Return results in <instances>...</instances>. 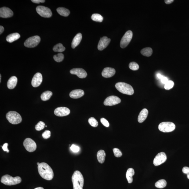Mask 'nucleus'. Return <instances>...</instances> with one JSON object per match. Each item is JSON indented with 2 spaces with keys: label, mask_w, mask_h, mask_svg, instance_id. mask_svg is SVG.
Returning <instances> with one entry per match:
<instances>
[{
  "label": "nucleus",
  "mask_w": 189,
  "mask_h": 189,
  "mask_svg": "<svg viewBox=\"0 0 189 189\" xmlns=\"http://www.w3.org/2000/svg\"><path fill=\"white\" fill-rule=\"evenodd\" d=\"M4 29V28L3 26H0V34H1L3 32Z\"/></svg>",
  "instance_id": "de8ad7c7"
},
{
  "label": "nucleus",
  "mask_w": 189,
  "mask_h": 189,
  "mask_svg": "<svg viewBox=\"0 0 189 189\" xmlns=\"http://www.w3.org/2000/svg\"><path fill=\"white\" fill-rule=\"evenodd\" d=\"M174 86V83L171 80H168L165 85L164 88L167 90H169L172 89Z\"/></svg>",
  "instance_id": "72a5a7b5"
},
{
  "label": "nucleus",
  "mask_w": 189,
  "mask_h": 189,
  "mask_svg": "<svg viewBox=\"0 0 189 189\" xmlns=\"http://www.w3.org/2000/svg\"><path fill=\"white\" fill-rule=\"evenodd\" d=\"M45 123L44 122L40 121L35 125V128L36 130L39 131L43 130L45 128Z\"/></svg>",
  "instance_id": "f704fd0d"
},
{
  "label": "nucleus",
  "mask_w": 189,
  "mask_h": 189,
  "mask_svg": "<svg viewBox=\"0 0 189 189\" xmlns=\"http://www.w3.org/2000/svg\"><path fill=\"white\" fill-rule=\"evenodd\" d=\"M134 174V171L132 168H128L126 173V178L128 183L131 184L133 182V176Z\"/></svg>",
  "instance_id": "393cba45"
},
{
  "label": "nucleus",
  "mask_w": 189,
  "mask_h": 189,
  "mask_svg": "<svg viewBox=\"0 0 189 189\" xmlns=\"http://www.w3.org/2000/svg\"><path fill=\"white\" fill-rule=\"evenodd\" d=\"M133 33L131 31H127L122 37L120 42V46L122 49L126 47L129 44L132 39Z\"/></svg>",
  "instance_id": "6e6552de"
},
{
  "label": "nucleus",
  "mask_w": 189,
  "mask_h": 189,
  "mask_svg": "<svg viewBox=\"0 0 189 189\" xmlns=\"http://www.w3.org/2000/svg\"><path fill=\"white\" fill-rule=\"evenodd\" d=\"M65 49V48L61 43L57 44L53 48V50L55 52H63Z\"/></svg>",
  "instance_id": "c756f323"
},
{
  "label": "nucleus",
  "mask_w": 189,
  "mask_h": 189,
  "mask_svg": "<svg viewBox=\"0 0 189 189\" xmlns=\"http://www.w3.org/2000/svg\"><path fill=\"white\" fill-rule=\"evenodd\" d=\"M1 75H0V82H1Z\"/></svg>",
  "instance_id": "3c124183"
},
{
  "label": "nucleus",
  "mask_w": 189,
  "mask_h": 189,
  "mask_svg": "<svg viewBox=\"0 0 189 189\" xmlns=\"http://www.w3.org/2000/svg\"><path fill=\"white\" fill-rule=\"evenodd\" d=\"M167 185L166 181L164 179H161L156 182L155 186L156 188H164Z\"/></svg>",
  "instance_id": "c85d7f7f"
},
{
  "label": "nucleus",
  "mask_w": 189,
  "mask_h": 189,
  "mask_svg": "<svg viewBox=\"0 0 189 189\" xmlns=\"http://www.w3.org/2000/svg\"><path fill=\"white\" fill-rule=\"evenodd\" d=\"M84 94V91L83 90L76 89L70 93L69 96L71 98L77 99L83 97Z\"/></svg>",
  "instance_id": "6ab92c4d"
},
{
  "label": "nucleus",
  "mask_w": 189,
  "mask_h": 189,
  "mask_svg": "<svg viewBox=\"0 0 189 189\" xmlns=\"http://www.w3.org/2000/svg\"><path fill=\"white\" fill-rule=\"evenodd\" d=\"M182 172L185 174H188L189 173V167H184L182 169Z\"/></svg>",
  "instance_id": "79ce46f5"
},
{
  "label": "nucleus",
  "mask_w": 189,
  "mask_h": 189,
  "mask_svg": "<svg viewBox=\"0 0 189 189\" xmlns=\"http://www.w3.org/2000/svg\"><path fill=\"white\" fill-rule=\"evenodd\" d=\"M187 177L189 179V173H188V174H187Z\"/></svg>",
  "instance_id": "8fccbe9b"
},
{
  "label": "nucleus",
  "mask_w": 189,
  "mask_h": 189,
  "mask_svg": "<svg viewBox=\"0 0 189 189\" xmlns=\"http://www.w3.org/2000/svg\"><path fill=\"white\" fill-rule=\"evenodd\" d=\"M110 41L111 39L106 36L100 38L97 47L98 50L102 51L106 49L109 45Z\"/></svg>",
  "instance_id": "2eb2a0df"
},
{
  "label": "nucleus",
  "mask_w": 189,
  "mask_h": 189,
  "mask_svg": "<svg viewBox=\"0 0 189 189\" xmlns=\"http://www.w3.org/2000/svg\"><path fill=\"white\" fill-rule=\"evenodd\" d=\"M70 72L71 74L77 75L79 78L81 79L86 78L87 75V73L84 69L80 68L71 69Z\"/></svg>",
  "instance_id": "4468645a"
},
{
  "label": "nucleus",
  "mask_w": 189,
  "mask_h": 189,
  "mask_svg": "<svg viewBox=\"0 0 189 189\" xmlns=\"http://www.w3.org/2000/svg\"><path fill=\"white\" fill-rule=\"evenodd\" d=\"M45 126L46 127H47V126Z\"/></svg>",
  "instance_id": "864d4df0"
},
{
  "label": "nucleus",
  "mask_w": 189,
  "mask_h": 189,
  "mask_svg": "<svg viewBox=\"0 0 189 189\" xmlns=\"http://www.w3.org/2000/svg\"><path fill=\"white\" fill-rule=\"evenodd\" d=\"M34 189H44V188H43V187H37V188H35Z\"/></svg>",
  "instance_id": "09e8293b"
},
{
  "label": "nucleus",
  "mask_w": 189,
  "mask_h": 189,
  "mask_svg": "<svg viewBox=\"0 0 189 189\" xmlns=\"http://www.w3.org/2000/svg\"><path fill=\"white\" fill-rule=\"evenodd\" d=\"M113 151L114 155L117 158L120 157L122 155V153L121 151L118 148H114L113 149Z\"/></svg>",
  "instance_id": "e433bc0d"
},
{
  "label": "nucleus",
  "mask_w": 189,
  "mask_h": 189,
  "mask_svg": "<svg viewBox=\"0 0 189 189\" xmlns=\"http://www.w3.org/2000/svg\"><path fill=\"white\" fill-rule=\"evenodd\" d=\"M8 144L6 143L3 146L2 148L4 151L7 152V153H9V150L8 148Z\"/></svg>",
  "instance_id": "a19ab883"
},
{
  "label": "nucleus",
  "mask_w": 189,
  "mask_h": 189,
  "mask_svg": "<svg viewBox=\"0 0 189 189\" xmlns=\"http://www.w3.org/2000/svg\"><path fill=\"white\" fill-rule=\"evenodd\" d=\"M64 56L63 54L59 53L54 56L53 58L55 61L59 63L63 61L64 59Z\"/></svg>",
  "instance_id": "2f4dec72"
},
{
  "label": "nucleus",
  "mask_w": 189,
  "mask_h": 189,
  "mask_svg": "<svg viewBox=\"0 0 189 189\" xmlns=\"http://www.w3.org/2000/svg\"><path fill=\"white\" fill-rule=\"evenodd\" d=\"M41 41L39 36L35 35L27 39L24 43V45L28 48H33L36 47Z\"/></svg>",
  "instance_id": "0eeeda50"
},
{
  "label": "nucleus",
  "mask_w": 189,
  "mask_h": 189,
  "mask_svg": "<svg viewBox=\"0 0 189 189\" xmlns=\"http://www.w3.org/2000/svg\"><path fill=\"white\" fill-rule=\"evenodd\" d=\"M20 37H21V36L18 33H13L8 35L6 39L8 42L12 43L13 42V41L18 39L20 38Z\"/></svg>",
  "instance_id": "b1692460"
},
{
  "label": "nucleus",
  "mask_w": 189,
  "mask_h": 189,
  "mask_svg": "<svg viewBox=\"0 0 189 189\" xmlns=\"http://www.w3.org/2000/svg\"><path fill=\"white\" fill-rule=\"evenodd\" d=\"M88 122L91 126L96 127L98 125V122L94 117H91L88 120Z\"/></svg>",
  "instance_id": "473e14b6"
},
{
  "label": "nucleus",
  "mask_w": 189,
  "mask_h": 189,
  "mask_svg": "<svg viewBox=\"0 0 189 189\" xmlns=\"http://www.w3.org/2000/svg\"><path fill=\"white\" fill-rule=\"evenodd\" d=\"M17 81L18 79L16 77L13 76L11 77L7 83L8 88L10 89H14L16 86Z\"/></svg>",
  "instance_id": "412c9836"
},
{
  "label": "nucleus",
  "mask_w": 189,
  "mask_h": 189,
  "mask_svg": "<svg viewBox=\"0 0 189 189\" xmlns=\"http://www.w3.org/2000/svg\"><path fill=\"white\" fill-rule=\"evenodd\" d=\"M71 149L74 152H78L80 151V148L78 146L74 144L72 145L71 147Z\"/></svg>",
  "instance_id": "58836bf2"
},
{
  "label": "nucleus",
  "mask_w": 189,
  "mask_h": 189,
  "mask_svg": "<svg viewBox=\"0 0 189 189\" xmlns=\"http://www.w3.org/2000/svg\"><path fill=\"white\" fill-rule=\"evenodd\" d=\"M40 164V163H39V162H38V163H37V165H39V164Z\"/></svg>",
  "instance_id": "603ef678"
},
{
  "label": "nucleus",
  "mask_w": 189,
  "mask_h": 189,
  "mask_svg": "<svg viewBox=\"0 0 189 189\" xmlns=\"http://www.w3.org/2000/svg\"><path fill=\"white\" fill-rule=\"evenodd\" d=\"M43 138L45 139H47L50 137L51 136V132L49 130L45 131L42 134Z\"/></svg>",
  "instance_id": "4c0bfd02"
},
{
  "label": "nucleus",
  "mask_w": 189,
  "mask_h": 189,
  "mask_svg": "<svg viewBox=\"0 0 189 189\" xmlns=\"http://www.w3.org/2000/svg\"><path fill=\"white\" fill-rule=\"evenodd\" d=\"M13 11L9 8L4 7L0 9V17L3 18H10L13 16Z\"/></svg>",
  "instance_id": "f3484780"
},
{
  "label": "nucleus",
  "mask_w": 189,
  "mask_h": 189,
  "mask_svg": "<svg viewBox=\"0 0 189 189\" xmlns=\"http://www.w3.org/2000/svg\"><path fill=\"white\" fill-rule=\"evenodd\" d=\"M82 39V35L81 33L77 34V35L74 37L72 43V47L73 49H75L77 47L81 41Z\"/></svg>",
  "instance_id": "4be33fe9"
},
{
  "label": "nucleus",
  "mask_w": 189,
  "mask_h": 189,
  "mask_svg": "<svg viewBox=\"0 0 189 189\" xmlns=\"http://www.w3.org/2000/svg\"><path fill=\"white\" fill-rule=\"evenodd\" d=\"M115 70L110 67H106L103 70L102 73V76L105 78H109L115 74Z\"/></svg>",
  "instance_id": "a211bd4d"
},
{
  "label": "nucleus",
  "mask_w": 189,
  "mask_h": 189,
  "mask_svg": "<svg viewBox=\"0 0 189 189\" xmlns=\"http://www.w3.org/2000/svg\"><path fill=\"white\" fill-rule=\"evenodd\" d=\"M6 118L9 122L13 124H17L22 121L21 116L16 111H9L6 114Z\"/></svg>",
  "instance_id": "39448f33"
},
{
  "label": "nucleus",
  "mask_w": 189,
  "mask_h": 189,
  "mask_svg": "<svg viewBox=\"0 0 189 189\" xmlns=\"http://www.w3.org/2000/svg\"><path fill=\"white\" fill-rule=\"evenodd\" d=\"M153 50L150 47H146L142 49L141 51L142 55L145 57H149L152 55Z\"/></svg>",
  "instance_id": "bb28decb"
},
{
  "label": "nucleus",
  "mask_w": 189,
  "mask_h": 189,
  "mask_svg": "<svg viewBox=\"0 0 189 189\" xmlns=\"http://www.w3.org/2000/svg\"><path fill=\"white\" fill-rule=\"evenodd\" d=\"M148 110L146 109H142L139 113L138 120L139 123H142L148 117Z\"/></svg>",
  "instance_id": "aec40b11"
},
{
  "label": "nucleus",
  "mask_w": 189,
  "mask_h": 189,
  "mask_svg": "<svg viewBox=\"0 0 189 189\" xmlns=\"http://www.w3.org/2000/svg\"><path fill=\"white\" fill-rule=\"evenodd\" d=\"M156 77L159 79L161 80L162 77H164V76L161 75V74L158 73L156 74Z\"/></svg>",
  "instance_id": "49530a36"
},
{
  "label": "nucleus",
  "mask_w": 189,
  "mask_h": 189,
  "mask_svg": "<svg viewBox=\"0 0 189 189\" xmlns=\"http://www.w3.org/2000/svg\"><path fill=\"white\" fill-rule=\"evenodd\" d=\"M57 10L59 14L63 16L67 17L70 13L69 10L64 7H59Z\"/></svg>",
  "instance_id": "a878e982"
},
{
  "label": "nucleus",
  "mask_w": 189,
  "mask_h": 189,
  "mask_svg": "<svg viewBox=\"0 0 189 189\" xmlns=\"http://www.w3.org/2000/svg\"><path fill=\"white\" fill-rule=\"evenodd\" d=\"M167 160V156L164 152L159 153L156 156L153 160V164L156 166L160 165L166 162Z\"/></svg>",
  "instance_id": "f8f14e48"
},
{
  "label": "nucleus",
  "mask_w": 189,
  "mask_h": 189,
  "mask_svg": "<svg viewBox=\"0 0 189 189\" xmlns=\"http://www.w3.org/2000/svg\"><path fill=\"white\" fill-rule=\"evenodd\" d=\"M106 154L103 150H100L97 153V157L98 162L100 164L104 162L106 158Z\"/></svg>",
  "instance_id": "5701e85b"
},
{
  "label": "nucleus",
  "mask_w": 189,
  "mask_h": 189,
  "mask_svg": "<svg viewBox=\"0 0 189 189\" xmlns=\"http://www.w3.org/2000/svg\"><path fill=\"white\" fill-rule=\"evenodd\" d=\"M100 122L101 123L103 124L104 125V126L106 127H108L109 126V123L108 121L106 120V119L102 118L100 119Z\"/></svg>",
  "instance_id": "ea45409f"
},
{
  "label": "nucleus",
  "mask_w": 189,
  "mask_h": 189,
  "mask_svg": "<svg viewBox=\"0 0 189 189\" xmlns=\"http://www.w3.org/2000/svg\"><path fill=\"white\" fill-rule=\"evenodd\" d=\"M21 182V179L20 176H17L13 178L8 174L3 176L1 179V182L2 183L8 186L17 185L20 183Z\"/></svg>",
  "instance_id": "20e7f679"
},
{
  "label": "nucleus",
  "mask_w": 189,
  "mask_h": 189,
  "mask_svg": "<svg viewBox=\"0 0 189 189\" xmlns=\"http://www.w3.org/2000/svg\"><path fill=\"white\" fill-rule=\"evenodd\" d=\"M70 113V110L67 108L60 107L56 108L54 111L55 115L59 117H63L67 116Z\"/></svg>",
  "instance_id": "ddd939ff"
},
{
  "label": "nucleus",
  "mask_w": 189,
  "mask_h": 189,
  "mask_svg": "<svg viewBox=\"0 0 189 189\" xmlns=\"http://www.w3.org/2000/svg\"><path fill=\"white\" fill-rule=\"evenodd\" d=\"M39 173L41 177L47 180L53 179L54 172L51 167L45 162H41L38 165Z\"/></svg>",
  "instance_id": "f257e3e1"
},
{
  "label": "nucleus",
  "mask_w": 189,
  "mask_h": 189,
  "mask_svg": "<svg viewBox=\"0 0 189 189\" xmlns=\"http://www.w3.org/2000/svg\"><path fill=\"white\" fill-rule=\"evenodd\" d=\"M72 179L73 189H83L84 180L83 175L79 171L74 172Z\"/></svg>",
  "instance_id": "f03ea898"
},
{
  "label": "nucleus",
  "mask_w": 189,
  "mask_h": 189,
  "mask_svg": "<svg viewBox=\"0 0 189 189\" xmlns=\"http://www.w3.org/2000/svg\"><path fill=\"white\" fill-rule=\"evenodd\" d=\"M129 67L132 70L137 71L139 69V66L135 62H131L129 65Z\"/></svg>",
  "instance_id": "c9c22d12"
},
{
  "label": "nucleus",
  "mask_w": 189,
  "mask_h": 189,
  "mask_svg": "<svg viewBox=\"0 0 189 189\" xmlns=\"http://www.w3.org/2000/svg\"><path fill=\"white\" fill-rule=\"evenodd\" d=\"M52 93L51 91H47L43 93L41 95V98L43 101L49 100L52 95Z\"/></svg>",
  "instance_id": "cd10ccee"
},
{
  "label": "nucleus",
  "mask_w": 189,
  "mask_h": 189,
  "mask_svg": "<svg viewBox=\"0 0 189 189\" xmlns=\"http://www.w3.org/2000/svg\"><path fill=\"white\" fill-rule=\"evenodd\" d=\"M160 80L161 82H162V83L164 84L165 85L168 81L167 77L164 76Z\"/></svg>",
  "instance_id": "37998d69"
},
{
  "label": "nucleus",
  "mask_w": 189,
  "mask_h": 189,
  "mask_svg": "<svg viewBox=\"0 0 189 189\" xmlns=\"http://www.w3.org/2000/svg\"><path fill=\"white\" fill-rule=\"evenodd\" d=\"M91 19L93 21H97V22H102L103 21V17L99 14H94L91 17Z\"/></svg>",
  "instance_id": "7c9ffc66"
},
{
  "label": "nucleus",
  "mask_w": 189,
  "mask_h": 189,
  "mask_svg": "<svg viewBox=\"0 0 189 189\" xmlns=\"http://www.w3.org/2000/svg\"><path fill=\"white\" fill-rule=\"evenodd\" d=\"M23 145L26 150L29 152H33L36 150V144L31 138H26L23 142Z\"/></svg>",
  "instance_id": "9d476101"
},
{
  "label": "nucleus",
  "mask_w": 189,
  "mask_h": 189,
  "mask_svg": "<svg viewBox=\"0 0 189 189\" xmlns=\"http://www.w3.org/2000/svg\"><path fill=\"white\" fill-rule=\"evenodd\" d=\"M43 81V77L39 73H37L34 76L32 81V85L34 87H37L41 84Z\"/></svg>",
  "instance_id": "dca6fc26"
},
{
  "label": "nucleus",
  "mask_w": 189,
  "mask_h": 189,
  "mask_svg": "<svg viewBox=\"0 0 189 189\" xmlns=\"http://www.w3.org/2000/svg\"><path fill=\"white\" fill-rule=\"evenodd\" d=\"M121 100L118 97L115 96H111L106 99L104 104L106 106H112L120 103Z\"/></svg>",
  "instance_id": "9b49d317"
},
{
  "label": "nucleus",
  "mask_w": 189,
  "mask_h": 189,
  "mask_svg": "<svg viewBox=\"0 0 189 189\" xmlns=\"http://www.w3.org/2000/svg\"><path fill=\"white\" fill-rule=\"evenodd\" d=\"M174 1V0H165V2L166 4H169L172 3Z\"/></svg>",
  "instance_id": "a18cd8bd"
},
{
  "label": "nucleus",
  "mask_w": 189,
  "mask_h": 189,
  "mask_svg": "<svg viewBox=\"0 0 189 189\" xmlns=\"http://www.w3.org/2000/svg\"><path fill=\"white\" fill-rule=\"evenodd\" d=\"M31 1L32 2L37 4H39L40 3H44L45 1L44 0H32Z\"/></svg>",
  "instance_id": "c03bdc74"
},
{
  "label": "nucleus",
  "mask_w": 189,
  "mask_h": 189,
  "mask_svg": "<svg viewBox=\"0 0 189 189\" xmlns=\"http://www.w3.org/2000/svg\"><path fill=\"white\" fill-rule=\"evenodd\" d=\"M176 128V125L171 122H163L159 124L158 128L163 132H170L174 131Z\"/></svg>",
  "instance_id": "423d86ee"
},
{
  "label": "nucleus",
  "mask_w": 189,
  "mask_h": 189,
  "mask_svg": "<svg viewBox=\"0 0 189 189\" xmlns=\"http://www.w3.org/2000/svg\"><path fill=\"white\" fill-rule=\"evenodd\" d=\"M115 87L118 91L122 94L129 95H132L134 94V89L128 84L120 82L116 84Z\"/></svg>",
  "instance_id": "7ed1b4c3"
},
{
  "label": "nucleus",
  "mask_w": 189,
  "mask_h": 189,
  "mask_svg": "<svg viewBox=\"0 0 189 189\" xmlns=\"http://www.w3.org/2000/svg\"><path fill=\"white\" fill-rule=\"evenodd\" d=\"M36 11L40 16L44 18H50L52 13L49 8L43 6H39L36 7Z\"/></svg>",
  "instance_id": "1a4fd4ad"
}]
</instances>
